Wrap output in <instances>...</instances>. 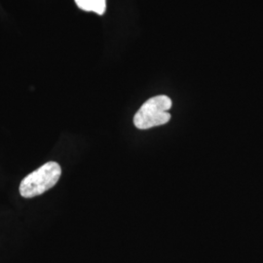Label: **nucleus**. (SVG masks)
<instances>
[{
    "mask_svg": "<svg viewBox=\"0 0 263 263\" xmlns=\"http://www.w3.org/2000/svg\"><path fill=\"white\" fill-rule=\"evenodd\" d=\"M61 175V166L56 162H48L22 180L20 193L25 198L39 196L56 185Z\"/></svg>",
    "mask_w": 263,
    "mask_h": 263,
    "instance_id": "f257e3e1",
    "label": "nucleus"
},
{
    "mask_svg": "<svg viewBox=\"0 0 263 263\" xmlns=\"http://www.w3.org/2000/svg\"><path fill=\"white\" fill-rule=\"evenodd\" d=\"M171 107L172 101L169 97L165 95L153 97L142 104L136 113L134 124L141 130L167 124L171 119V114L168 112Z\"/></svg>",
    "mask_w": 263,
    "mask_h": 263,
    "instance_id": "f03ea898",
    "label": "nucleus"
},
{
    "mask_svg": "<svg viewBox=\"0 0 263 263\" xmlns=\"http://www.w3.org/2000/svg\"><path fill=\"white\" fill-rule=\"evenodd\" d=\"M76 5L87 12L103 15L106 9V0H76Z\"/></svg>",
    "mask_w": 263,
    "mask_h": 263,
    "instance_id": "7ed1b4c3",
    "label": "nucleus"
}]
</instances>
